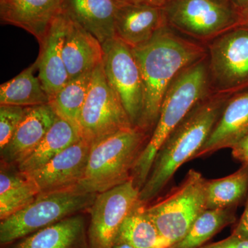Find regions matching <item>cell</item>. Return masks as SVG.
Returning a JSON list of instances; mask_svg holds the SVG:
<instances>
[{
    "label": "cell",
    "instance_id": "d6a6232c",
    "mask_svg": "<svg viewBox=\"0 0 248 248\" xmlns=\"http://www.w3.org/2000/svg\"><path fill=\"white\" fill-rule=\"evenodd\" d=\"M240 12L242 13L248 6V0H230Z\"/></svg>",
    "mask_w": 248,
    "mask_h": 248
},
{
    "label": "cell",
    "instance_id": "d6986e66",
    "mask_svg": "<svg viewBox=\"0 0 248 248\" xmlns=\"http://www.w3.org/2000/svg\"><path fill=\"white\" fill-rule=\"evenodd\" d=\"M89 224L80 214L1 248H89Z\"/></svg>",
    "mask_w": 248,
    "mask_h": 248
},
{
    "label": "cell",
    "instance_id": "4dcf8cb0",
    "mask_svg": "<svg viewBox=\"0 0 248 248\" xmlns=\"http://www.w3.org/2000/svg\"><path fill=\"white\" fill-rule=\"evenodd\" d=\"M232 234L243 239H248V198L244 213Z\"/></svg>",
    "mask_w": 248,
    "mask_h": 248
},
{
    "label": "cell",
    "instance_id": "836d02e7",
    "mask_svg": "<svg viewBox=\"0 0 248 248\" xmlns=\"http://www.w3.org/2000/svg\"><path fill=\"white\" fill-rule=\"evenodd\" d=\"M242 16V24L241 25L248 27V6L241 13Z\"/></svg>",
    "mask_w": 248,
    "mask_h": 248
},
{
    "label": "cell",
    "instance_id": "9c48e42d",
    "mask_svg": "<svg viewBox=\"0 0 248 248\" xmlns=\"http://www.w3.org/2000/svg\"><path fill=\"white\" fill-rule=\"evenodd\" d=\"M133 127L120 98L108 82L102 63L93 72L89 93L80 115V136L92 145Z\"/></svg>",
    "mask_w": 248,
    "mask_h": 248
},
{
    "label": "cell",
    "instance_id": "ba28073f",
    "mask_svg": "<svg viewBox=\"0 0 248 248\" xmlns=\"http://www.w3.org/2000/svg\"><path fill=\"white\" fill-rule=\"evenodd\" d=\"M213 93L232 95L248 89V27L241 25L208 42Z\"/></svg>",
    "mask_w": 248,
    "mask_h": 248
},
{
    "label": "cell",
    "instance_id": "3957f363",
    "mask_svg": "<svg viewBox=\"0 0 248 248\" xmlns=\"http://www.w3.org/2000/svg\"><path fill=\"white\" fill-rule=\"evenodd\" d=\"M208 57L183 70L168 88L153 135L132 172L140 190L146 183L155 156L166 138L199 103L213 93Z\"/></svg>",
    "mask_w": 248,
    "mask_h": 248
},
{
    "label": "cell",
    "instance_id": "83f0119b",
    "mask_svg": "<svg viewBox=\"0 0 248 248\" xmlns=\"http://www.w3.org/2000/svg\"><path fill=\"white\" fill-rule=\"evenodd\" d=\"M25 108L0 105V151L9 143L24 117Z\"/></svg>",
    "mask_w": 248,
    "mask_h": 248
},
{
    "label": "cell",
    "instance_id": "4316f807",
    "mask_svg": "<svg viewBox=\"0 0 248 248\" xmlns=\"http://www.w3.org/2000/svg\"><path fill=\"white\" fill-rule=\"evenodd\" d=\"M236 221L234 208L206 210L194 222L188 232L169 248H200L223 228Z\"/></svg>",
    "mask_w": 248,
    "mask_h": 248
},
{
    "label": "cell",
    "instance_id": "ffe728a7",
    "mask_svg": "<svg viewBox=\"0 0 248 248\" xmlns=\"http://www.w3.org/2000/svg\"><path fill=\"white\" fill-rule=\"evenodd\" d=\"M122 0H66L63 11L102 45L115 37L117 11Z\"/></svg>",
    "mask_w": 248,
    "mask_h": 248
},
{
    "label": "cell",
    "instance_id": "d4e9b609",
    "mask_svg": "<svg viewBox=\"0 0 248 248\" xmlns=\"http://www.w3.org/2000/svg\"><path fill=\"white\" fill-rule=\"evenodd\" d=\"M248 193V165L221 178L207 180L206 208H235Z\"/></svg>",
    "mask_w": 248,
    "mask_h": 248
},
{
    "label": "cell",
    "instance_id": "7402d4cb",
    "mask_svg": "<svg viewBox=\"0 0 248 248\" xmlns=\"http://www.w3.org/2000/svg\"><path fill=\"white\" fill-rule=\"evenodd\" d=\"M35 63L18 76L0 86V105L32 107L48 104L50 97L39 77H35Z\"/></svg>",
    "mask_w": 248,
    "mask_h": 248
},
{
    "label": "cell",
    "instance_id": "484cf974",
    "mask_svg": "<svg viewBox=\"0 0 248 248\" xmlns=\"http://www.w3.org/2000/svg\"><path fill=\"white\" fill-rule=\"evenodd\" d=\"M93 72L69 80L49 102L58 117L71 124L78 132L80 115L89 93Z\"/></svg>",
    "mask_w": 248,
    "mask_h": 248
},
{
    "label": "cell",
    "instance_id": "ac0fdd59",
    "mask_svg": "<svg viewBox=\"0 0 248 248\" xmlns=\"http://www.w3.org/2000/svg\"><path fill=\"white\" fill-rule=\"evenodd\" d=\"M68 17L63 59L71 80L91 73L102 64L104 49L95 37L69 16Z\"/></svg>",
    "mask_w": 248,
    "mask_h": 248
},
{
    "label": "cell",
    "instance_id": "30bf717a",
    "mask_svg": "<svg viewBox=\"0 0 248 248\" xmlns=\"http://www.w3.org/2000/svg\"><path fill=\"white\" fill-rule=\"evenodd\" d=\"M103 68L108 82L118 95L134 126H140L144 92L141 72L131 48L117 37L102 45Z\"/></svg>",
    "mask_w": 248,
    "mask_h": 248
},
{
    "label": "cell",
    "instance_id": "cb8c5ba5",
    "mask_svg": "<svg viewBox=\"0 0 248 248\" xmlns=\"http://www.w3.org/2000/svg\"><path fill=\"white\" fill-rule=\"evenodd\" d=\"M146 205L140 202L130 212L121 227L117 242L126 243L134 248H169L170 246L146 213Z\"/></svg>",
    "mask_w": 248,
    "mask_h": 248
},
{
    "label": "cell",
    "instance_id": "1f68e13d",
    "mask_svg": "<svg viewBox=\"0 0 248 248\" xmlns=\"http://www.w3.org/2000/svg\"><path fill=\"white\" fill-rule=\"evenodd\" d=\"M122 1L134 3V4L149 5V6L163 8L169 0H122Z\"/></svg>",
    "mask_w": 248,
    "mask_h": 248
},
{
    "label": "cell",
    "instance_id": "44dd1931",
    "mask_svg": "<svg viewBox=\"0 0 248 248\" xmlns=\"http://www.w3.org/2000/svg\"><path fill=\"white\" fill-rule=\"evenodd\" d=\"M81 139L76 128L58 117L37 148L17 165L18 172L25 174L42 169L62 151Z\"/></svg>",
    "mask_w": 248,
    "mask_h": 248
},
{
    "label": "cell",
    "instance_id": "277c9868",
    "mask_svg": "<svg viewBox=\"0 0 248 248\" xmlns=\"http://www.w3.org/2000/svg\"><path fill=\"white\" fill-rule=\"evenodd\" d=\"M148 138V133L135 126L93 143L78 190L98 195L128 182Z\"/></svg>",
    "mask_w": 248,
    "mask_h": 248
},
{
    "label": "cell",
    "instance_id": "f1b7e54d",
    "mask_svg": "<svg viewBox=\"0 0 248 248\" xmlns=\"http://www.w3.org/2000/svg\"><path fill=\"white\" fill-rule=\"evenodd\" d=\"M200 248H248V239L231 234L226 239L213 244H205Z\"/></svg>",
    "mask_w": 248,
    "mask_h": 248
},
{
    "label": "cell",
    "instance_id": "5b68a950",
    "mask_svg": "<svg viewBox=\"0 0 248 248\" xmlns=\"http://www.w3.org/2000/svg\"><path fill=\"white\" fill-rule=\"evenodd\" d=\"M97 196L81 192L78 188L39 195L27 207L0 222L1 248L89 210Z\"/></svg>",
    "mask_w": 248,
    "mask_h": 248
},
{
    "label": "cell",
    "instance_id": "e575fe53",
    "mask_svg": "<svg viewBox=\"0 0 248 248\" xmlns=\"http://www.w3.org/2000/svg\"><path fill=\"white\" fill-rule=\"evenodd\" d=\"M134 248L133 246H130L126 243L122 242V241H117L115 248Z\"/></svg>",
    "mask_w": 248,
    "mask_h": 248
},
{
    "label": "cell",
    "instance_id": "f546056e",
    "mask_svg": "<svg viewBox=\"0 0 248 248\" xmlns=\"http://www.w3.org/2000/svg\"><path fill=\"white\" fill-rule=\"evenodd\" d=\"M232 154L235 159L248 165V133L232 147Z\"/></svg>",
    "mask_w": 248,
    "mask_h": 248
},
{
    "label": "cell",
    "instance_id": "4fadbf2b",
    "mask_svg": "<svg viewBox=\"0 0 248 248\" xmlns=\"http://www.w3.org/2000/svg\"><path fill=\"white\" fill-rule=\"evenodd\" d=\"M58 117L49 104L26 107L14 136L0 151L1 164L17 166L22 162L37 148Z\"/></svg>",
    "mask_w": 248,
    "mask_h": 248
},
{
    "label": "cell",
    "instance_id": "9a60e30c",
    "mask_svg": "<svg viewBox=\"0 0 248 248\" xmlns=\"http://www.w3.org/2000/svg\"><path fill=\"white\" fill-rule=\"evenodd\" d=\"M66 0H0L1 24L21 28L39 43L63 11Z\"/></svg>",
    "mask_w": 248,
    "mask_h": 248
},
{
    "label": "cell",
    "instance_id": "603a6c76",
    "mask_svg": "<svg viewBox=\"0 0 248 248\" xmlns=\"http://www.w3.org/2000/svg\"><path fill=\"white\" fill-rule=\"evenodd\" d=\"M39 195L37 186L20 172H0V220L5 219L33 202Z\"/></svg>",
    "mask_w": 248,
    "mask_h": 248
},
{
    "label": "cell",
    "instance_id": "6da1fadb",
    "mask_svg": "<svg viewBox=\"0 0 248 248\" xmlns=\"http://www.w3.org/2000/svg\"><path fill=\"white\" fill-rule=\"evenodd\" d=\"M131 50L141 72L144 92L139 127L148 133L156 126L170 84L183 70L206 58L208 49L166 24L148 42Z\"/></svg>",
    "mask_w": 248,
    "mask_h": 248
},
{
    "label": "cell",
    "instance_id": "5bb4252c",
    "mask_svg": "<svg viewBox=\"0 0 248 248\" xmlns=\"http://www.w3.org/2000/svg\"><path fill=\"white\" fill-rule=\"evenodd\" d=\"M68 22V16L63 11L54 19L40 43V54L35 62L39 78L50 99L69 81L63 59Z\"/></svg>",
    "mask_w": 248,
    "mask_h": 248
},
{
    "label": "cell",
    "instance_id": "8fae6325",
    "mask_svg": "<svg viewBox=\"0 0 248 248\" xmlns=\"http://www.w3.org/2000/svg\"><path fill=\"white\" fill-rule=\"evenodd\" d=\"M140 190L133 177L98 194L89 209V248H114L124 220L140 203Z\"/></svg>",
    "mask_w": 248,
    "mask_h": 248
},
{
    "label": "cell",
    "instance_id": "7a4b0ae2",
    "mask_svg": "<svg viewBox=\"0 0 248 248\" xmlns=\"http://www.w3.org/2000/svg\"><path fill=\"white\" fill-rule=\"evenodd\" d=\"M231 95L211 94L199 103L171 132L155 156L140 201L146 205L161 192L186 161L203 146Z\"/></svg>",
    "mask_w": 248,
    "mask_h": 248
},
{
    "label": "cell",
    "instance_id": "7c38bea8",
    "mask_svg": "<svg viewBox=\"0 0 248 248\" xmlns=\"http://www.w3.org/2000/svg\"><path fill=\"white\" fill-rule=\"evenodd\" d=\"M91 146L81 139L42 169L22 174L34 182L39 195L77 189L86 173Z\"/></svg>",
    "mask_w": 248,
    "mask_h": 248
},
{
    "label": "cell",
    "instance_id": "2e32d148",
    "mask_svg": "<svg viewBox=\"0 0 248 248\" xmlns=\"http://www.w3.org/2000/svg\"><path fill=\"white\" fill-rule=\"evenodd\" d=\"M248 133V89L229 97L208 140L195 159L223 148H231Z\"/></svg>",
    "mask_w": 248,
    "mask_h": 248
},
{
    "label": "cell",
    "instance_id": "52a82bcc",
    "mask_svg": "<svg viewBox=\"0 0 248 248\" xmlns=\"http://www.w3.org/2000/svg\"><path fill=\"white\" fill-rule=\"evenodd\" d=\"M163 10L170 27L202 42L242 24L241 13L230 0H169Z\"/></svg>",
    "mask_w": 248,
    "mask_h": 248
},
{
    "label": "cell",
    "instance_id": "e0dca14e",
    "mask_svg": "<svg viewBox=\"0 0 248 248\" xmlns=\"http://www.w3.org/2000/svg\"><path fill=\"white\" fill-rule=\"evenodd\" d=\"M166 24L163 8L123 1L116 17L115 37L135 48L148 42Z\"/></svg>",
    "mask_w": 248,
    "mask_h": 248
},
{
    "label": "cell",
    "instance_id": "8992f818",
    "mask_svg": "<svg viewBox=\"0 0 248 248\" xmlns=\"http://www.w3.org/2000/svg\"><path fill=\"white\" fill-rule=\"evenodd\" d=\"M207 179L191 169L183 182L146 212L163 239L170 246L186 236L195 220L206 208Z\"/></svg>",
    "mask_w": 248,
    "mask_h": 248
}]
</instances>
